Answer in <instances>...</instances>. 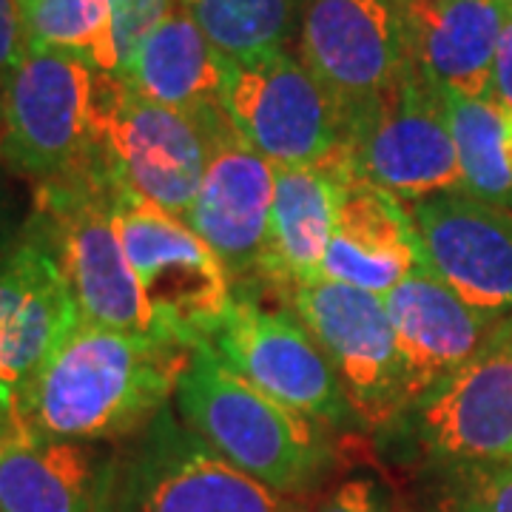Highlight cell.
Listing matches in <instances>:
<instances>
[{"label": "cell", "mask_w": 512, "mask_h": 512, "mask_svg": "<svg viewBox=\"0 0 512 512\" xmlns=\"http://www.w3.org/2000/svg\"><path fill=\"white\" fill-rule=\"evenodd\" d=\"M191 356L157 333L80 319L23 387L15 427L86 444L131 439L168 407Z\"/></svg>", "instance_id": "cell-1"}, {"label": "cell", "mask_w": 512, "mask_h": 512, "mask_svg": "<svg viewBox=\"0 0 512 512\" xmlns=\"http://www.w3.org/2000/svg\"><path fill=\"white\" fill-rule=\"evenodd\" d=\"M174 396L185 424L211 450L276 493L302 498L328 473L322 424L265 396L208 348L194 350Z\"/></svg>", "instance_id": "cell-2"}, {"label": "cell", "mask_w": 512, "mask_h": 512, "mask_svg": "<svg viewBox=\"0 0 512 512\" xmlns=\"http://www.w3.org/2000/svg\"><path fill=\"white\" fill-rule=\"evenodd\" d=\"M117 177L109 165L40 183L37 237L55 254L83 322L154 333L146 296L114 220Z\"/></svg>", "instance_id": "cell-3"}, {"label": "cell", "mask_w": 512, "mask_h": 512, "mask_svg": "<svg viewBox=\"0 0 512 512\" xmlns=\"http://www.w3.org/2000/svg\"><path fill=\"white\" fill-rule=\"evenodd\" d=\"M103 77L80 57L29 49L0 89V154L40 183L106 165L100 146Z\"/></svg>", "instance_id": "cell-4"}, {"label": "cell", "mask_w": 512, "mask_h": 512, "mask_svg": "<svg viewBox=\"0 0 512 512\" xmlns=\"http://www.w3.org/2000/svg\"><path fill=\"white\" fill-rule=\"evenodd\" d=\"M94 512H308L237 470L165 407L106 467Z\"/></svg>", "instance_id": "cell-5"}, {"label": "cell", "mask_w": 512, "mask_h": 512, "mask_svg": "<svg viewBox=\"0 0 512 512\" xmlns=\"http://www.w3.org/2000/svg\"><path fill=\"white\" fill-rule=\"evenodd\" d=\"M342 154L353 180L402 202L461 188L444 92L413 63L345 123Z\"/></svg>", "instance_id": "cell-6"}, {"label": "cell", "mask_w": 512, "mask_h": 512, "mask_svg": "<svg viewBox=\"0 0 512 512\" xmlns=\"http://www.w3.org/2000/svg\"><path fill=\"white\" fill-rule=\"evenodd\" d=\"M114 220L154 333L191 350L205 348L234 299L220 259L185 220L137 197L120 180Z\"/></svg>", "instance_id": "cell-7"}, {"label": "cell", "mask_w": 512, "mask_h": 512, "mask_svg": "<svg viewBox=\"0 0 512 512\" xmlns=\"http://www.w3.org/2000/svg\"><path fill=\"white\" fill-rule=\"evenodd\" d=\"M137 94L120 74L103 77L100 146L109 171L137 197L185 220L208 165V120Z\"/></svg>", "instance_id": "cell-8"}, {"label": "cell", "mask_w": 512, "mask_h": 512, "mask_svg": "<svg viewBox=\"0 0 512 512\" xmlns=\"http://www.w3.org/2000/svg\"><path fill=\"white\" fill-rule=\"evenodd\" d=\"M220 106L239 137L274 165H311L342 151V114L288 49L222 57Z\"/></svg>", "instance_id": "cell-9"}, {"label": "cell", "mask_w": 512, "mask_h": 512, "mask_svg": "<svg viewBox=\"0 0 512 512\" xmlns=\"http://www.w3.org/2000/svg\"><path fill=\"white\" fill-rule=\"evenodd\" d=\"M205 348L256 390L302 416L319 424L348 419L336 370L293 313L268 311L251 296L234 293Z\"/></svg>", "instance_id": "cell-10"}, {"label": "cell", "mask_w": 512, "mask_h": 512, "mask_svg": "<svg viewBox=\"0 0 512 512\" xmlns=\"http://www.w3.org/2000/svg\"><path fill=\"white\" fill-rule=\"evenodd\" d=\"M285 299L325 350L350 413L370 427L402 416L396 339L382 296L319 276Z\"/></svg>", "instance_id": "cell-11"}, {"label": "cell", "mask_w": 512, "mask_h": 512, "mask_svg": "<svg viewBox=\"0 0 512 512\" xmlns=\"http://www.w3.org/2000/svg\"><path fill=\"white\" fill-rule=\"evenodd\" d=\"M299 60L330 94L345 128L410 63L402 0H305Z\"/></svg>", "instance_id": "cell-12"}, {"label": "cell", "mask_w": 512, "mask_h": 512, "mask_svg": "<svg viewBox=\"0 0 512 512\" xmlns=\"http://www.w3.org/2000/svg\"><path fill=\"white\" fill-rule=\"evenodd\" d=\"M416 439L427 456L464 467L512 458V313L478 350L416 407Z\"/></svg>", "instance_id": "cell-13"}, {"label": "cell", "mask_w": 512, "mask_h": 512, "mask_svg": "<svg viewBox=\"0 0 512 512\" xmlns=\"http://www.w3.org/2000/svg\"><path fill=\"white\" fill-rule=\"evenodd\" d=\"M424 268L487 319L512 313V211L467 191H441L404 202Z\"/></svg>", "instance_id": "cell-14"}, {"label": "cell", "mask_w": 512, "mask_h": 512, "mask_svg": "<svg viewBox=\"0 0 512 512\" xmlns=\"http://www.w3.org/2000/svg\"><path fill=\"white\" fill-rule=\"evenodd\" d=\"M208 165L185 225L214 251L231 282L256 279L274 202L276 165L251 148L214 109L208 120Z\"/></svg>", "instance_id": "cell-15"}, {"label": "cell", "mask_w": 512, "mask_h": 512, "mask_svg": "<svg viewBox=\"0 0 512 512\" xmlns=\"http://www.w3.org/2000/svg\"><path fill=\"white\" fill-rule=\"evenodd\" d=\"M77 322L72 288L40 239L0 259V404L12 421L23 387Z\"/></svg>", "instance_id": "cell-16"}, {"label": "cell", "mask_w": 512, "mask_h": 512, "mask_svg": "<svg viewBox=\"0 0 512 512\" xmlns=\"http://www.w3.org/2000/svg\"><path fill=\"white\" fill-rule=\"evenodd\" d=\"M399 359L404 413L464 365L495 322L464 305L444 282L419 268L382 296Z\"/></svg>", "instance_id": "cell-17"}, {"label": "cell", "mask_w": 512, "mask_h": 512, "mask_svg": "<svg viewBox=\"0 0 512 512\" xmlns=\"http://www.w3.org/2000/svg\"><path fill=\"white\" fill-rule=\"evenodd\" d=\"M350 183L353 174L342 151L311 165H276L268 234L256 268L259 282L288 296L319 279L336 208Z\"/></svg>", "instance_id": "cell-18"}, {"label": "cell", "mask_w": 512, "mask_h": 512, "mask_svg": "<svg viewBox=\"0 0 512 512\" xmlns=\"http://www.w3.org/2000/svg\"><path fill=\"white\" fill-rule=\"evenodd\" d=\"M512 0H402L407 57L436 89L490 97Z\"/></svg>", "instance_id": "cell-19"}, {"label": "cell", "mask_w": 512, "mask_h": 512, "mask_svg": "<svg viewBox=\"0 0 512 512\" xmlns=\"http://www.w3.org/2000/svg\"><path fill=\"white\" fill-rule=\"evenodd\" d=\"M424 268L419 234L402 200L353 180L345 188L319 276L387 296Z\"/></svg>", "instance_id": "cell-20"}, {"label": "cell", "mask_w": 512, "mask_h": 512, "mask_svg": "<svg viewBox=\"0 0 512 512\" xmlns=\"http://www.w3.org/2000/svg\"><path fill=\"white\" fill-rule=\"evenodd\" d=\"M109 461L86 441L0 436V512H94Z\"/></svg>", "instance_id": "cell-21"}, {"label": "cell", "mask_w": 512, "mask_h": 512, "mask_svg": "<svg viewBox=\"0 0 512 512\" xmlns=\"http://www.w3.org/2000/svg\"><path fill=\"white\" fill-rule=\"evenodd\" d=\"M120 77L168 109L200 114L220 103L222 57L180 0L143 37Z\"/></svg>", "instance_id": "cell-22"}, {"label": "cell", "mask_w": 512, "mask_h": 512, "mask_svg": "<svg viewBox=\"0 0 512 512\" xmlns=\"http://www.w3.org/2000/svg\"><path fill=\"white\" fill-rule=\"evenodd\" d=\"M461 163V191L512 211V111L493 97L444 94Z\"/></svg>", "instance_id": "cell-23"}, {"label": "cell", "mask_w": 512, "mask_h": 512, "mask_svg": "<svg viewBox=\"0 0 512 512\" xmlns=\"http://www.w3.org/2000/svg\"><path fill=\"white\" fill-rule=\"evenodd\" d=\"M23 23L29 49L66 52L103 74L123 69L111 0H29Z\"/></svg>", "instance_id": "cell-24"}, {"label": "cell", "mask_w": 512, "mask_h": 512, "mask_svg": "<svg viewBox=\"0 0 512 512\" xmlns=\"http://www.w3.org/2000/svg\"><path fill=\"white\" fill-rule=\"evenodd\" d=\"M208 43L228 60L288 49L305 0H180Z\"/></svg>", "instance_id": "cell-25"}, {"label": "cell", "mask_w": 512, "mask_h": 512, "mask_svg": "<svg viewBox=\"0 0 512 512\" xmlns=\"http://www.w3.org/2000/svg\"><path fill=\"white\" fill-rule=\"evenodd\" d=\"M444 512H512V458L458 467Z\"/></svg>", "instance_id": "cell-26"}, {"label": "cell", "mask_w": 512, "mask_h": 512, "mask_svg": "<svg viewBox=\"0 0 512 512\" xmlns=\"http://www.w3.org/2000/svg\"><path fill=\"white\" fill-rule=\"evenodd\" d=\"M114 3V26L123 66L134 49L143 43V37L165 18V12L174 6V0H111ZM123 72V69H120Z\"/></svg>", "instance_id": "cell-27"}, {"label": "cell", "mask_w": 512, "mask_h": 512, "mask_svg": "<svg viewBox=\"0 0 512 512\" xmlns=\"http://www.w3.org/2000/svg\"><path fill=\"white\" fill-rule=\"evenodd\" d=\"M29 52V35L23 23L20 0H0V89L6 86L9 74Z\"/></svg>", "instance_id": "cell-28"}, {"label": "cell", "mask_w": 512, "mask_h": 512, "mask_svg": "<svg viewBox=\"0 0 512 512\" xmlns=\"http://www.w3.org/2000/svg\"><path fill=\"white\" fill-rule=\"evenodd\" d=\"M316 512H387L382 490L370 478H350L322 501Z\"/></svg>", "instance_id": "cell-29"}, {"label": "cell", "mask_w": 512, "mask_h": 512, "mask_svg": "<svg viewBox=\"0 0 512 512\" xmlns=\"http://www.w3.org/2000/svg\"><path fill=\"white\" fill-rule=\"evenodd\" d=\"M490 97H493L495 103H501L504 109L512 111V9L510 15H507V23H504L501 40H498Z\"/></svg>", "instance_id": "cell-30"}, {"label": "cell", "mask_w": 512, "mask_h": 512, "mask_svg": "<svg viewBox=\"0 0 512 512\" xmlns=\"http://www.w3.org/2000/svg\"><path fill=\"white\" fill-rule=\"evenodd\" d=\"M15 427V421H12V416H9V410L0 404V436L6 433V430H12Z\"/></svg>", "instance_id": "cell-31"}, {"label": "cell", "mask_w": 512, "mask_h": 512, "mask_svg": "<svg viewBox=\"0 0 512 512\" xmlns=\"http://www.w3.org/2000/svg\"><path fill=\"white\" fill-rule=\"evenodd\" d=\"M23 3H29V0H20V6H23Z\"/></svg>", "instance_id": "cell-32"}]
</instances>
